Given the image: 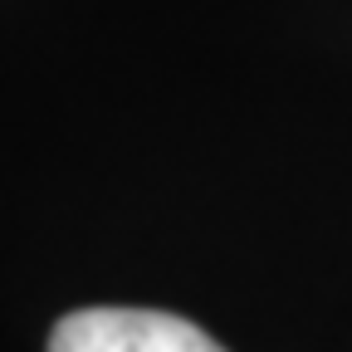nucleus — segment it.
<instances>
[{"mask_svg": "<svg viewBox=\"0 0 352 352\" xmlns=\"http://www.w3.org/2000/svg\"><path fill=\"white\" fill-rule=\"evenodd\" d=\"M50 352H226L206 328L162 308H74L50 333Z\"/></svg>", "mask_w": 352, "mask_h": 352, "instance_id": "nucleus-1", "label": "nucleus"}]
</instances>
